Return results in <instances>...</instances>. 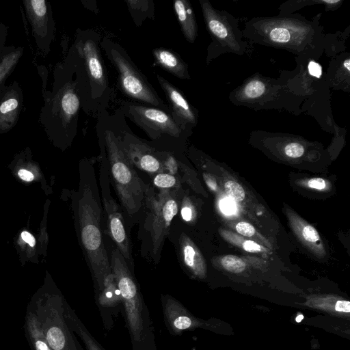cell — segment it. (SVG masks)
Returning <instances> with one entry per match:
<instances>
[{"label": "cell", "instance_id": "obj_37", "mask_svg": "<svg viewBox=\"0 0 350 350\" xmlns=\"http://www.w3.org/2000/svg\"><path fill=\"white\" fill-rule=\"evenodd\" d=\"M301 234L308 242L314 243L319 241L320 237L317 230L310 225H306L303 228Z\"/></svg>", "mask_w": 350, "mask_h": 350}, {"label": "cell", "instance_id": "obj_43", "mask_svg": "<svg viewBox=\"0 0 350 350\" xmlns=\"http://www.w3.org/2000/svg\"><path fill=\"white\" fill-rule=\"evenodd\" d=\"M242 246L245 251L249 252H258L262 250L260 245L251 240L245 241Z\"/></svg>", "mask_w": 350, "mask_h": 350}, {"label": "cell", "instance_id": "obj_30", "mask_svg": "<svg viewBox=\"0 0 350 350\" xmlns=\"http://www.w3.org/2000/svg\"><path fill=\"white\" fill-rule=\"evenodd\" d=\"M126 3L127 4V6L133 16L136 14H137L140 11L139 16H142V17L146 18V16H148L149 18H151V16H153L151 15V12L153 13L154 11H151V8H153V5H150V1H126ZM139 16L138 17V19L136 23L139 22Z\"/></svg>", "mask_w": 350, "mask_h": 350}, {"label": "cell", "instance_id": "obj_35", "mask_svg": "<svg viewBox=\"0 0 350 350\" xmlns=\"http://www.w3.org/2000/svg\"><path fill=\"white\" fill-rule=\"evenodd\" d=\"M305 152L304 147L300 143L293 142L287 144L284 147V153L291 158H299Z\"/></svg>", "mask_w": 350, "mask_h": 350}, {"label": "cell", "instance_id": "obj_20", "mask_svg": "<svg viewBox=\"0 0 350 350\" xmlns=\"http://www.w3.org/2000/svg\"><path fill=\"white\" fill-rule=\"evenodd\" d=\"M155 62L167 72L181 79H189L188 65L174 51L160 47L152 51Z\"/></svg>", "mask_w": 350, "mask_h": 350}, {"label": "cell", "instance_id": "obj_12", "mask_svg": "<svg viewBox=\"0 0 350 350\" xmlns=\"http://www.w3.org/2000/svg\"><path fill=\"white\" fill-rule=\"evenodd\" d=\"M126 111L150 137L158 138L163 134L178 137L183 130L173 117L162 109L127 103Z\"/></svg>", "mask_w": 350, "mask_h": 350}, {"label": "cell", "instance_id": "obj_38", "mask_svg": "<svg viewBox=\"0 0 350 350\" xmlns=\"http://www.w3.org/2000/svg\"><path fill=\"white\" fill-rule=\"evenodd\" d=\"M322 71V67L318 62L313 59H311L308 62L307 66V72L310 77L316 79H321L323 74Z\"/></svg>", "mask_w": 350, "mask_h": 350}, {"label": "cell", "instance_id": "obj_45", "mask_svg": "<svg viewBox=\"0 0 350 350\" xmlns=\"http://www.w3.org/2000/svg\"><path fill=\"white\" fill-rule=\"evenodd\" d=\"M204 178L207 186L213 191L217 190V183L213 177L207 174H204Z\"/></svg>", "mask_w": 350, "mask_h": 350}, {"label": "cell", "instance_id": "obj_34", "mask_svg": "<svg viewBox=\"0 0 350 350\" xmlns=\"http://www.w3.org/2000/svg\"><path fill=\"white\" fill-rule=\"evenodd\" d=\"M224 189L226 193L236 202L242 201L245 198V191L242 186L233 180L225 183Z\"/></svg>", "mask_w": 350, "mask_h": 350}, {"label": "cell", "instance_id": "obj_7", "mask_svg": "<svg viewBox=\"0 0 350 350\" xmlns=\"http://www.w3.org/2000/svg\"><path fill=\"white\" fill-rule=\"evenodd\" d=\"M109 260L132 338L134 341L140 342L144 335V322L139 291L127 263L116 247L112 250Z\"/></svg>", "mask_w": 350, "mask_h": 350}, {"label": "cell", "instance_id": "obj_4", "mask_svg": "<svg viewBox=\"0 0 350 350\" xmlns=\"http://www.w3.org/2000/svg\"><path fill=\"white\" fill-rule=\"evenodd\" d=\"M105 138L113 186L126 214L133 217L142 207L147 185L134 170L121 141L109 131L105 132Z\"/></svg>", "mask_w": 350, "mask_h": 350}, {"label": "cell", "instance_id": "obj_29", "mask_svg": "<svg viewBox=\"0 0 350 350\" xmlns=\"http://www.w3.org/2000/svg\"><path fill=\"white\" fill-rule=\"evenodd\" d=\"M98 301L103 306H114L122 301L113 275L105 281Z\"/></svg>", "mask_w": 350, "mask_h": 350}, {"label": "cell", "instance_id": "obj_21", "mask_svg": "<svg viewBox=\"0 0 350 350\" xmlns=\"http://www.w3.org/2000/svg\"><path fill=\"white\" fill-rule=\"evenodd\" d=\"M179 252L185 266L195 275L202 278L205 274V264L192 241L185 234L179 238Z\"/></svg>", "mask_w": 350, "mask_h": 350}, {"label": "cell", "instance_id": "obj_26", "mask_svg": "<svg viewBox=\"0 0 350 350\" xmlns=\"http://www.w3.org/2000/svg\"><path fill=\"white\" fill-rule=\"evenodd\" d=\"M27 330L34 350H52L48 344L37 315L29 312L26 317Z\"/></svg>", "mask_w": 350, "mask_h": 350}, {"label": "cell", "instance_id": "obj_15", "mask_svg": "<svg viewBox=\"0 0 350 350\" xmlns=\"http://www.w3.org/2000/svg\"><path fill=\"white\" fill-rule=\"evenodd\" d=\"M276 85L273 80L263 77H252L238 88L230 96V100L236 105L254 107L255 105H267L266 96Z\"/></svg>", "mask_w": 350, "mask_h": 350}, {"label": "cell", "instance_id": "obj_31", "mask_svg": "<svg viewBox=\"0 0 350 350\" xmlns=\"http://www.w3.org/2000/svg\"><path fill=\"white\" fill-rule=\"evenodd\" d=\"M154 185L161 189H172L180 187L178 180L168 173H158L153 179Z\"/></svg>", "mask_w": 350, "mask_h": 350}, {"label": "cell", "instance_id": "obj_41", "mask_svg": "<svg viewBox=\"0 0 350 350\" xmlns=\"http://www.w3.org/2000/svg\"><path fill=\"white\" fill-rule=\"evenodd\" d=\"M219 205L222 212L228 215L233 213L236 209L234 202L227 198L221 200Z\"/></svg>", "mask_w": 350, "mask_h": 350}, {"label": "cell", "instance_id": "obj_6", "mask_svg": "<svg viewBox=\"0 0 350 350\" xmlns=\"http://www.w3.org/2000/svg\"><path fill=\"white\" fill-rule=\"evenodd\" d=\"M105 48L118 72V81L124 94L144 103L168 110L146 78L118 44L106 41Z\"/></svg>", "mask_w": 350, "mask_h": 350}, {"label": "cell", "instance_id": "obj_39", "mask_svg": "<svg viewBox=\"0 0 350 350\" xmlns=\"http://www.w3.org/2000/svg\"><path fill=\"white\" fill-rule=\"evenodd\" d=\"M237 231L245 237H252L255 234V228L246 221H240L236 225Z\"/></svg>", "mask_w": 350, "mask_h": 350}, {"label": "cell", "instance_id": "obj_2", "mask_svg": "<svg viewBox=\"0 0 350 350\" xmlns=\"http://www.w3.org/2000/svg\"><path fill=\"white\" fill-rule=\"evenodd\" d=\"M319 16L310 21L299 15L258 17L245 25L243 36L253 43L285 49L299 56H316L324 49Z\"/></svg>", "mask_w": 350, "mask_h": 350}, {"label": "cell", "instance_id": "obj_22", "mask_svg": "<svg viewBox=\"0 0 350 350\" xmlns=\"http://www.w3.org/2000/svg\"><path fill=\"white\" fill-rule=\"evenodd\" d=\"M350 76V59L349 54L340 55L330 62L327 69V83L334 89L349 91Z\"/></svg>", "mask_w": 350, "mask_h": 350}, {"label": "cell", "instance_id": "obj_14", "mask_svg": "<svg viewBox=\"0 0 350 350\" xmlns=\"http://www.w3.org/2000/svg\"><path fill=\"white\" fill-rule=\"evenodd\" d=\"M23 106V92L19 83L7 85L0 94V135L12 129L18 122Z\"/></svg>", "mask_w": 350, "mask_h": 350}, {"label": "cell", "instance_id": "obj_9", "mask_svg": "<svg viewBox=\"0 0 350 350\" xmlns=\"http://www.w3.org/2000/svg\"><path fill=\"white\" fill-rule=\"evenodd\" d=\"M38 319L44 337L52 350H77L64 316L63 301L59 296H48L40 304Z\"/></svg>", "mask_w": 350, "mask_h": 350}, {"label": "cell", "instance_id": "obj_13", "mask_svg": "<svg viewBox=\"0 0 350 350\" xmlns=\"http://www.w3.org/2000/svg\"><path fill=\"white\" fill-rule=\"evenodd\" d=\"M157 78L170 103L172 117L179 126L182 129L196 126L198 122L196 110L190 105L183 94L159 75H157Z\"/></svg>", "mask_w": 350, "mask_h": 350}, {"label": "cell", "instance_id": "obj_44", "mask_svg": "<svg viewBox=\"0 0 350 350\" xmlns=\"http://www.w3.org/2000/svg\"><path fill=\"white\" fill-rule=\"evenodd\" d=\"M308 185L311 188L323 189L325 187V182L323 178H314L308 180Z\"/></svg>", "mask_w": 350, "mask_h": 350}, {"label": "cell", "instance_id": "obj_32", "mask_svg": "<svg viewBox=\"0 0 350 350\" xmlns=\"http://www.w3.org/2000/svg\"><path fill=\"white\" fill-rule=\"evenodd\" d=\"M223 267L232 273H241L246 267L245 262L239 257L234 255H226L221 260Z\"/></svg>", "mask_w": 350, "mask_h": 350}, {"label": "cell", "instance_id": "obj_18", "mask_svg": "<svg viewBox=\"0 0 350 350\" xmlns=\"http://www.w3.org/2000/svg\"><path fill=\"white\" fill-rule=\"evenodd\" d=\"M164 314L167 324L175 334L200 325L195 317L175 299L167 297L164 305Z\"/></svg>", "mask_w": 350, "mask_h": 350}, {"label": "cell", "instance_id": "obj_25", "mask_svg": "<svg viewBox=\"0 0 350 350\" xmlns=\"http://www.w3.org/2000/svg\"><path fill=\"white\" fill-rule=\"evenodd\" d=\"M64 309V316L66 323L81 338L88 350H103L79 320L75 314L73 313L67 304H65Z\"/></svg>", "mask_w": 350, "mask_h": 350}, {"label": "cell", "instance_id": "obj_5", "mask_svg": "<svg viewBox=\"0 0 350 350\" xmlns=\"http://www.w3.org/2000/svg\"><path fill=\"white\" fill-rule=\"evenodd\" d=\"M206 29L212 42L208 48L207 62L224 53L243 55L247 42L243 40L237 20L226 11L216 10L207 0H200Z\"/></svg>", "mask_w": 350, "mask_h": 350}, {"label": "cell", "instance_id": "obj_17", "mask_svg": "<svg viewBox=\"0 0 350 350\" xmlns=\"http://www.w3.org/2000/svg\"><path fill=\"white\" fill-rule=\"evenodd\" d=\"M8 167L14 177L23 183L40 182L42 185L46 184L40 167L33 159L29 148L15 154Z\"/></svg>", "mask_w": 350, "mask_h": 350}, {"label": "cell", "instance_id": "obj_23", "mask_svg": "<svg viewBox=\"0 0 350 350\" xmlns=\"http://www.w3.org/2000/svg\"><path fill=\"white\" fill-rule=\"evenodd\" d=\"M174 8L185 39L189 43H193L198 36V26L190 2L187 0H176Z\"/></svg>", "mask_w": 350, "mask_h": 350}, {"label": "cell", "instance_id": "obj_10", "mask_svg": "<svg viewBox=\"0 0 350 350\" xmlns=\"http://www.w3.org/2000/svg\"><path fill=\"white\" fill-rule=\"evenodd\" d=\"M100 181L102 192L101 200L107 215L109 234L128 266L129 265L133 269V260L131 256L130 240L125 229L120 206L111 196L109 167H106V164L100 170Z\"/></svg>", "mask_w": 350, "mask_h": 350}, {"label": "cell", "instance_id": "obj_1", "mask_svg": "<svg viewBox=\"0 0 350 350\" xmlns=\"http://www.w3.org/2000/svg\"><path fill=\"white\" fill-rule=\"evenodd\" d=\"M101 202L93 166L81 161L79 188L72 194V206L79 243L99 291L113 275L103 237Z\"/></svg>", "mask_w": 350, "mask_h": 350}, {"label": "cell", "instance_id": "obj_27", "mask_svg": "<svg viewBox=\"0 0 350 350\" xmlns=\"http://www.w3.org/2000/svg\"><path fill=\"white\" fill-rule=\"evenodd\" d=\"M16 249L20 256L21 260L25 262L26 261H34L36 260V252L38 247L35 237L28 230H22L16 241Z\"/></svg>", "mask_w": 350, "mask_h": 350}, {"label": "cell", "instance_id": "obj_24", "mask_svg": "<svg viewBox=\"0 0 350 350\" xmlns=\"http://www.w3.org/2000/svg\"><path fill=\"white\" fill-rule=\"evenodd\" d=\"M23 51L22 46H5L0 57V94L7 86L6 81L16 68Z\"/></svg>", "mask_w": 350, "mask_h": 350}, {"label": "cell", "instance_id": "obj_33", "mask_svg": "<svg viewBox=\"0 0 350 350\" xmlns=\"http://www.w3.org/2000/svg\"><path fill=\"white\" fill-rule=\"evenodd\" d=\"M312 306L328 310L329 311H335L338 313H349L350 312V302L347 300L338 299L333 304H313Z\"/></svg>", "mask_w": 350, "mask_h": 350}, {"label": "cell", "instance_id": "obj_46", "mask_svg": "<svg viewBox=\"0 0 350 350\" xmlns=\"http://www.w3.org/2000/svg\"><path fill=\"white\" fill-rule=\"evenodd\" d=\"M304 319V316L302 314H299L297 316V317L295 318V321L297 322V323H299L301 322V321H302V319Z\"/></svg>", "mask_w": 350, "mask_h": 350}, {"label": "cell", "instance_id": "obj_3", "mask_svg": "<svg viewBox=\"0 0 350 350\" xmlns=\"http://www.w3.org/2000/svg\"><path fill=\"white\" fill-rule=\"evenodd\" d=\"M52 91L42 88L44 103L41 108L39 122L54 146L64 148L68 133L76 120L80 100L70 81H61L57 70Z\"/></svg>", "mask_w": 350, "mask_h": 350}, {"label": "cell", "instance_id": "obj_42", "mask_svg": "<svg viewBox=\"0 0 350 350\" xmlns=\"http://www.w3.org/2000/svg\"><path fill=\"white\" fill-rule=\"evenodd\" d=\"M8 26L0 22V57L6 46L5 42L8 35Z\"/></svg>", "mask_w": 350, "mask_h": 350}, {"label": "cell", "instance_id": "obj_28", "mask_svg": "<svg viewBox=\"0 0 350 350\" xmlns=\"http://www.w3.org/2000/svg\"><path fill=\"white\" fill-rule=\"evenodd\" d=\"M342 0H293L284 2L280 7V15H289L308 5L323 4L325 10H335L340 7Z\"/></svg>", "mask_w": 350, "mask_h": 350}, {"label": "cell", "instance_id": "obj_11", "mask_svg": "<svg viewBox=\"0 0 350 350\" xmlns=\"http://www.w3.org/2000/svg\"><path fill=\"white\" fill-rule=\"evenodd\" d=\"M23 3L37 49L46 55L55 31L51 4L46 0H23Z\"/></svg>", "mask_w": 350, "mask_h": 350}, {"label": "cell", "instance_id": "obj_19", "mask_svg": "<svg viewBox=\"0 0 350 350\" xmlns=\"http://www.w3.org/2000/svg\"><path fill=\"white\" fill-rule=\"evenodd\" d=\"M90 78L96 85L106 87V75L98 49L92 40H85L81 46Z\"/></svg>", "mask_w": 350, "mask_h": 350}, {"label": "cell", "instance_id": "obj_36", "mask_svg": "<svg viewBox=\"0 0 350 350\" xmlns=\"http://www.w3.org/2000/svg\"><path fill=\"white\" fill-rule=\"evenodd\" d=\"M180 213L182 218L187 222H190L193 218V209L192 204L187 198H185L182 202Z\"/></svg>", "mask_w": 350, "mask_h": 350}, {"label": "cell", "instance_id": "obj_8", "mask_svg": "<svg viewBox=\"0 0 350 350\" xmlns=\"http://www.w3.org/2000/svg\"><path fill=\"white\" fill-rule=\"evenodd\" d=\"M180 187L161 189L158 194L146 186L145 200L151 211L150 234L152 253L157 257L160 253L171 222L178 210V196Z\"/></svg>", "mask_w": 350, "mask_h": 350}, {"label": "cell", "instance_id": "obj_16", "mask_svg": "<svg viewBox=\"0 0 350 350\" xmlns=\"http://www.w3.org/2000/svg\"><path fill=\"white\" fill-rule=\"evenodd\" d=\"M121 142L133 165L150 174L164 172L163 161L157 157L150 146L140 141L131 139L128 135Z\"/></svg>", "mask_w": 350, "mask_h": 350}, {"label": "cell", "instance_id": "obj_40", "mask_svg": "<svg viewBox=\"0 0 350 350\" xmlns=\"http://www.w3.org/2000/svg\"><path fill=\"white\" fill-rule=\"evenodd\" d=\"M165 171L167 170L168 174L174 175L177 172L178 163L172 156H167L163 161Z\"/></svg>", "mask_w": 350, "mask_h": 350}]
</instances>
